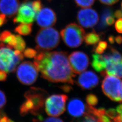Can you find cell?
Listing matches in <instances>:
<instances>
[{
	"instance_id": "obj_40",
	"label": "cell",
	"mask_w": 122,
	"mask_h": 122,
	"mask_svg": "<svg viewBox=\"0 0 122 122\" xmlns=\"http://www.w3.org/2000/svg\"><path fill=\"white\" fill-rule=\"evenodd\" d=\"M62 89L63 90V91H64L66 92H68V91H70L71 90V87H69V86H64V87H63Z\"/></svg>"
},
{
	"instance_id": "obj_22",
	"label": "cell",
	"mask_w": 122,
	"mask_h": 122,
	"mask_svg": "<svg viewBox=\"0 0 122 122\" xmlns=\"http://www.w3.org/2000/svg\"><path fill=\"white\" fill-rule=\"evenodd\" d=\"M17 39V43L14 48L15 50H18L20 52H23L25 48L26 44L25 40L19 35H16Z\"/></svg>"
},
{
	"instance_id": "obj_26",
	"label": "cell",
	"mask_w": 122,
	"mask_h": 122,
	"mask_svg": "<svg viewBox=\"0 0 122 122\" xmlns=\"http://www.w3.org/2000/svg\"><path fill=\"white\" fill-rule=\"evenodd\" d=\"M24 56L27 58H34L37 55L38 51L33 48H28L24 51Z\"/></svg>"
},
{
	"instance_id": "obj_35",
	"label": "cell",
	"mask_w": 122,
	"mask_h": 122,
	"mask_svg": "<svg viewBox=\"0 0 122 122\" xmlns=\"http://www.w3.org/2000/svg\"><path fill=\"white\" fill-rule=\"evenodd\" d=\"M7 77V72L3 70L0 69V81H5Z\"/></svg>"
},
{
	"instance_id": "obj_7",
	"label": "cell",
	"mask_w": 122,
	"mask_h": 122,
	"mask_svg": "<svg viewBox=\"0 0 122 122\" xmlns=\"http://www.w3.org/2000/svg\"><path fill=\"white\" fill-rule=\"evenodd\" d=\"M68 97L65 95H53L46 98L45 110L47 114L52 117H58L66 110V104Z\"/></svg>"
},
{
	"instance_id": "obj_37",
	"label": "cell",
	"mask_w": 122,
	"mask_h": 122,
	"mask_svg": "<svg viewBox=\"0 0 122 122\" xmlns=\"http://www.w3.org/2000/svg\"><path fill=\"white\" fill-rule=\"evenodd\" d=\"M114 17L117 18H122V11L121 10H118L115 11L113 15Z\"/></svg>"
},
{
	"instance_id": "obj_19",
	"label": "cell",
	"mask_w": 122,
	"mask_h": 122,
	"mask_svg": "<svg viewBox=\"0 0 122 122\" xmlns=\"http://www.w3.org/2000/svg\"><path fill=\"white\" fill-rule=\"evenodd\" d=\"M33 25L32 23H21L15 29V32L21 35H30L32 31Z\"/></svg>"
},
{
	"instance_id": "obj_34",
	"label": "cell",
	"mask_w": 122,
	"mask_h": 122,
	"mask_svg": "<svg viewBox=\"0 0 122 122\" xmlns=\"http://www.w3.org/2000/svg\"><path fill=\"white\" fill-rule=\"evenodd\" d=\"M44 122H63V120L60 119L59 118H56V117H52L47 118L44 119Z\"/></svg>"
},
{
	"instance_id": "obj_27",
	"label": "cell",
	"mask_w": 122,
	"mask_h": 122,
	"mask_svg": "<svg viewBox=\"0 0 122 122\" xmlns=\"http://www.w3.org/2000/svg\"><path fill=\"white\" fill-rule=\"evenodd\" d=\"M32 5L36 13H38L42 9L43 5L40 0H35L32 2Z\"/></svg>"
},
{
	"instance_id": "obj_3",
	"label": "cell",
	"mask_w": 122,
	"mask_h": 122,
	"mask_svg": "<svg viewBox=\"0 0 122 122\" xmlns=\"http://www.w3.org/2000/svg\"><path fill=\"white\" fill-rule=\"evenodd\" d=\"M60 41V35L56 29L51 27L42 28L35 37L36 48L39 52L50 51L57 47Z\"/></svg>"
},
{
	"instance_id": "obj_36",
	"label": "cell",
	"mask_w": 122,
	"mask_h": 122,
	"mask_svg": "<svg viewBox=\"0 0 122 122\" xmlns=\"http://www.w3.org/2000/svg\"><path fill=\"white\" fill-rule=\"evenodd\" d=\"M6 21V16L3 14H0V27L2 26L5 24Z\"/></svg>"
},
{
	"instance_id": "obj_31",
	"label": "cell",
	"mask_w": 122,
	"mask_h": 122,
	"mask_svg": "<svg viewBox=\"0 0 122 122\" xmlns=\"http://www.w3.org/2000/svg\"><path fill=\"white\" fill-rule=\"evenodd\" d=\"M115 21V19L113 14L109 15L106 19L105 24L107 26H111L113 25Z\"/></svg>"
},
{
	"instance_id": "obj_6",
	"label": "cell",
	"mask_w": 122,
	"mask_h": 122,
	"mask_svg": "<svg viewBox=\"0 0 122 122\" xmlns=\"http://www.w3.org/2000/svg\"><path fill=\"white\" fill-rule=\"evenodd\" d=\"M101 88L105 95L110 100L121 102V81L116 76L105 74Z\"/></svg>"
},
{
	"instance_id": "obj_18",
	"label": "cell",
	"mask_w": 122,
	"mask_h": 122,
	"mask_svg": "<svg viewBox=\"0 0 122 122\" xmlns=\"http://www.w3.org/2000/svg\"><path fill=\"white\" fill-rule=\"evenodd\" d=\"M0 40L12 48L15 47L17 43L16 35L12 34L9 31H4L1 34Z\"/></svg>"
},
{
	"instance_id": "obj_15",
	"label": "cell",
	"mask_w": 122,
	"mask_h": 122,
	"mask_svg": "<svg viewBox=\"0 0 122 122\" xmlns=\"http://www.w3.org/2000/svg\"><path fill=\"white\" fill-rule=\"evenodd\" d=\"M86 106L83 102L78 99H73L70 100L67 105L68 112L74 117H79L86 112Z\"/></svg>"
},
{
	"instance_id": "obj_5",
	"label": "cell",
	"mask_w": 122,
	"mask_h": 122,
	"mask_svg": "<svg viewBox=\"0 0 122 122\" xmlns=\"http://www.w3.org/2000/svg\"><path fill=\"white\" fill-rule=\"evenodd\" d=\"M85 32L81 26L75 23H71L61 31V35L64 43L68 47L76 48L83 43Z\"/></svg>"
},
{
	"instance_id": "obj_28",
	"label": "cell",
	"mask_w": 122,
	"mask_h": 122,
	"mask_svg": "<svg viewBox=\"0 0 122 122\" xmlns=\"http://www.w3.org/2000/svg\"><path fill=\"white\" fill-rule=\"evenodd\" d=\"M106 114L109 118L114 120V119L117 117L118 113L116 110L114 109H109L108 110L106 111Z\"/></svg>"
},
{
	"instance_id": "obj_30",
	"label": "cell",
	"mask_w": 122,
	"mask_h": 122,
	"mask_svg": "<svg viewBox=\"0 0 122 122\" xmlns=\"http://www.w3.org/2000/svg\"><path fill=\"white\" fill-rule=\"evenodd\" d=\"M115 28L118 33L122 34V18H119L117 20L115 24Z\"/></svg>"
},
{
	"instance_id": "obj_16",
	"label": "cell",
	"mask_w": 122,
	"mask_h": 122,
	"mask_svg": "<svg viewBox=\"0 0 122 122\" xmlns=\"http://www.w3.org/2000/svg\"><path fill=\"white\" fill-rule=\"evenodd\" d=\"M105 59L106 62V70L101 71V75L105 76V74H107L122 78V61L116 62L105 58Z\"/></svg>"
},
{
	"instance_id": "obj_8",
	"label": "cell",
	"mask_w": 122,
	"mask_h": 122,
	"mask_svg": "<svg viewBox=\"0 0 122 122\" xmlns=\"http://www.w3.org/2000/svg\"><path fill=\"white\" fill-rule=\"evenodd\" d=\"M38 71L34 63L29 61H25L18 66L16 76L20 82L29 86L36 81L39 75Z\"/></svg>"
},
{
	"instance_id": "obj_39",
	"label": "cell",
	"mask_w": 122,
	"mask_h": 122,
	"mask_svg": "<svg viewBox=\"0 0 122 122\" xmlns=\"http://www.w3.org/2000/svg\"><path fill=\"white\" fill-rule=\"evenodd\" d=\"M108 40L110 44H113L114 43V38L113 36H110L109 37Z\"/></svg>"
},
{
	"instance_id": "obj_9",
	"label": "cell",
	"mask_w": 122,
	"mask_h": 122,
	"mask_svg": "<svg viewBox=\"0 0 122 122\" xmlns=\"http://www.w3.org/2000/svg\"><path fill=\"white\" fill-rule=\"evenodd\" d=\"M68 57L71 68L75 74H80L87 69L89 64V59L84 52L75 51L71 53Z\"/></svg>"
},
{
	"instance_id": "obj_29",
	"label": "cell",
	"mask_w": 122,
	"mask_h": 122,
	"mask_svg": "<svg viewBox=\"0 0 122 122\" xmlns=\"http://www.w3.org/2000/svg\"><path fill=\"white\" fill-rule=\"evenodd\" d=\"M6 102V96L4 93L0 90V109L4 106Z\"/></svg>"
},
{
	"instance_id": "obj_13",
	"label": "cell",
	"mask_w": 122,
	"mask_h": 122,
	"mask_svg": "<svg viewBox=\"0 0 122 122\" xmlns=\"http://www.w3.org/2000/svg\"><path fill=\"white\" fill-rule=\"evenodd\" d=\"M99 78L95 73L92 71L82 72L79 76L76 83L83 90H91L98 85Z\"/></svg>"
},
{
	"instance_id": "obj_23",
	"label": "cell",
	"mask_w": 122,
	"mask_h": 122,
	"mask_svg": "<svg viewBox=\"0 0 122 122\" xmlns=\"http://www.w3.org/2000/svg\"><path fill=\"white\" fill-rule=\"evenodd\" d=\"M77 6L81 8H88L94 4L96 0H74Z\"/></svg>"
},
{
	"instance_id": "obj_4",
	"label": "cell",
	"mask_w": 122,
	"mask_h": 122,
	"mask_svg": "<svg viewBox=\"0 0 122 122\" xmlns=\"http://www.w3.org/2000/svg\"><path fill=\"white\" fill-rule=\"evenodd\" d=\"M12 48L0 44V69L7 73L14 72L18 65L24 58L21 52Z\"/></svg>"
},
{
	"instance_id": "obj_20",
	"label": "cell",
	"mask_w": 122,
	"mask_h": 122,
	"mask_svg": "<svg viewBox=\"0 0 122 122\" xmlns=\"http://www.w3.org/2000/svg\"><path fill=\"white\" fill-rule=\"evenodd\" d=\"M84 39L87 45H94L98 43L100 40V35L93 31L84 36Z\"/></svg>"
},
{
	"instance_id": "obj_38",
	"label": "cell",
	"mask_w": 122,
	"mask_h": 122,
	"mask_svg": "<svg viewBox=\"0 0 122 122\" xmlns=\"http://www.w3.org/2000/svg\"><path fill=\"white\" fill-rule=\"evenodd\" d=\"M114 40H115L117 44H122V36H120V35L117 36V37H115V38H114Z\"/></svg>"
},
{
	"instance_id": "obj_1",
	"label": "cell",
	"mask_w": 122,
	"mask_h": 122,
	"mask_svg": "<svg viewBox=\"0 0 122 122\" xmlns=\"http://www.w3.org/2000/svg\"><path fill=\"white\" fill-rule=\"evenodd\" d=\"M34 58V64L43 78L52 82L74 84L76 74L70 66L67 52H39Z\"/></svg>"
},
{
	"instance_id": "obj_2",
	"label": "cell",
	"mask_w": 122,
	"mask_h": 122,
	"mask_svg": "<svg viewBox=\"0 0 122 122\" xmlns=\"http://www.w3.org/2000/svg\"><path fill=\"white\" fill-rule=\"evenodd\" d=\"M47 95V92L43 89L31 87L24 95L26 100L20 107V115L24 116L30 113L39 116L43 111Z\"/></svg>"
},
{
	"instance_id": "obj_10",
	"label": "cell",
	"mask_w": 122,
	"mask_h": 122,
	"mask_svg": "<svg viewBox=\"0 0 122 122\" xmlns=\"http://www.w3.org/2000/svg\"><path fill=\"white\" fill-rule=\"evenodd\" d=\"M17 13V15L13 19L14 23H32L35 20L37 15L32 2L29 1H25L20 5Z\"/></svg>"
},
{
	"instance_id": "obj_32",
	"label": "cell",
	"mask_w": 122,
	"mask_h": 122,
	"mask_svg": "<svg viewBox=\"0 0 122 122\" xmlns=\"http://www.w3.org/2000/svg\"><path fill=\"white\" fill-rule=\"evenodd\" d=\"M12 120L9 118L2 111H0V122H12Z\"/></svg>"
},
{
	"instance_id": "obj_24",
	"label": "cell",
	"mask_w": 122,
	"mask_h": 122,
	"mask_svg": "<svg viewBox=\"0 0 122 122\" xmlns=\"http://www.w3.org/2000/svg\"><path fill=\"white\" fill-rule=\"evenodd\" d=\"M107 46L108 44L106 41H100L94 48V51L97 54H102L104 52L105 50H106L107 48Z\"/></svg>"
},
{
	"instance_id": "obj_17",
	"label": "cell",
	"mask_w": 122,
	"mask_h": 122,
	"mask_svg": "<svg viewBox=\"0 0 122 122\" xmlns=\"http://www.w3.org/2000/svg\"><path fill=\"white\" fill-rule=\"evenodd\" d=\"M92 57V65L95 70L98 72H101L105 69L106 62L104 55L96 53L93 54Z\"/></svg>"
},
{
	"instance_id": "obj_12",
	"label": "cell",
	"mask_w": 122,
	"mask_h": 122,
	"mask_svg": "<svg viewBox=\"0 0 122 122\" xmlns=\"http://www.w3.org/2000/svg\"><path fill=\"white\" fill-rule=\"evenodd\" d=\"M36 20L40 27L47 28L52 27L55 24L57 21V16L53 10L45 7L41 9L37 14Z\"/></svg>"
},
{
	"instance_id": "obj_21",
	"label": "cell",
	"mask_w": 122,
	"mask_h": 122,
	"mask_svg": "<svg viewBox=\"0 0 122 122\" xmlns=\"http://www.w3.org/2000/svg\"><path fill=\"white\" fill-rule=\"evenodd\" d=\"M113 14L112 10L110 8H105L102 11L100 16V22L98 26V29L100 30L105 29L107 27L105 24L106 19L109 15Z\"/></svg>"
},
{
	"instance_id": "obj_33",
	"label": "cell",
	"mask_w": 122,
	"mask_h": 122,
	"mask_svg": "<svg viewBox=\"0 0 122 122\" xmlns=\"http://www.w3.org/2000/svg\"><path fill=\"white\" fill-rule=\"evenodd\" d=\"M102 4L108 5H112L116 4L118 2L119 0H99Z\"/></svg>"
},
{
	"instance_id": "obj_42",
	"label": "cell",
	"mask_w": 122,
	"mask_h": 122,
	"mask_svg": "<svg viewBox=\"0 0 122 122\" xmlns=\"http://www.w3.org/2000/svg\"><path fill=\"white\" fill-rule=\"evenodd\" d=\"M121 89H122V94H121V102H122V87H121Z\"/></svg>"
},
{
	"instance_id": "obj_43",
	"label": "cell",
	"mask_w": 122,
	"mask_h": 122,
	"mask_svg": "<svg viewBox=\"0 0 122 122\" xmlns=\"http://www.w3.org/2000/svg\"><path fill=\"white\" fill-rule=\"evenodd\" d=\"M48 0V1H51L52 0Z\"/></svg>"
},
{
	"instance_id": "obj_25",
	"label": "cell",
	"mask_w": 122,
	"mask_h": 122,
	"mask_svg": "<svg viewBox=\"0 0 122 122\" xmlns=\"http://www.w3.org/2000/svg\"><path fill=\"white\" fill-rule=\"evenodd\" d=\"M86 101L88 105L90 106H95L98 102V99L97 96L92 94L87 95L86 97Z\"/></svg>"
},
{
	"instance_id": "obj_14",
	"label": "cell",
	"mask_w": 122,
	"mask_h": 122,
	"mask_svg": "<svg viewBox=\"0 0 122 122\" xmlns=\"http://www.w3.org/2000/svg\"><path fill=\"white\" fill-rule=\"evenodd\" d=\"M19 0H0V12L8 17H12L17 12Z\"/></svg>"
},
{
	"instance_id": "obj_11",
	"label": "cell",
	"mask_w": 122,
	"mask_h": 122,
	"mask_svg": "<svg viewBox=\"0 0 122 122\" xmlns=\"http://www.w3.org/2000/svg\"><path fill=\"white\" fill-rule=\"evenodd\" d=\"M77 19L81 25L86 28H90L97 24L99 15L95 10L84 8L79 11Z\"/></svg>"
},
{
	"instance_id": "obj_41",
	"label": "cell",
	"mask_w": 122,
	"mask_h": 122,
	"mask_svg": "<svg viewBox=\"0 0 122 122\" xmlns=\"http://www.w3.org/2000/svg\"><path fill=\"white\" fill-rule=\"evenodd\" d=\"M121 10L122 11V1L121 3Z\"/></svg>"
}]
</instances>
